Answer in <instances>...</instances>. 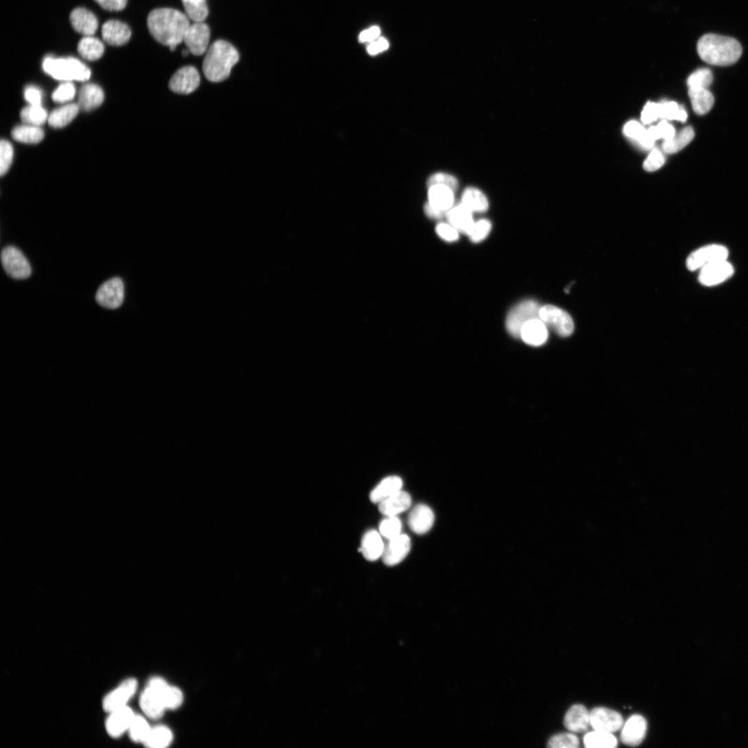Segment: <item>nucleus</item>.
<instances>
[{"mask_svg":"<svg viewBox=\"0 0 748 748\" xmlns=\"http://www.w3.org/2000/svg\"><path fill=\"white\" fill-rule=\"evenodd\" d=\"M150 34L159 43L169 46L171 51L184 41L185 34L191 25L185 14L171 8L152 11L147 19Z\"/></svg>","mask_w":748,"mask_h":748,"instance_id":"f257e3e1","label":"nucleus"},{"mask_svg":"<svg viewBox=\"0 0 748 748\" xmlns=\"http://www.w3.org/2000/svg\"><path fill=\"white\" fill-rule=\"evenodd\" d=\"M701 58L712 65L727 66L736 63L743 52L736 39L709 34L703 36L697 45Z\"/></svg>","mask_w":748,"mask_h":748,"instance_id":"f03ea898","label":"nucleus"},{"mask_svg":"<svg viewBox=\"0 0 748 748\" xmlns=\"http://www.w3.org/2000/svg\"><path fill=\"white\" fill-rule=\"evenodd\" d=\"M239 58L238 52L231 43L218 40L206 52L203 63L204 75L213 82L224 81L229 78Z\"/></svg>","mask_w":748,"mask_h":748,"instance_id":"7ed1b4c3","label":"nucleus"},{"mask_svg":"<svg viewBox=\"0 0 748 748\" xmlns=\"http://www.w3.org/2000/svg\"><path fill=\"white\" fill-rule=\"evenodd\" d=\"M44 71L54 78L65 82L77 80L84 82L91 76V69L75 58H55L46 57L43 63Z\"/></svg>","mask_w":748,"mask_h":748,"instance_id":"20e7f679","label":"nucleus"},{"mask_svg":"<svg viewBox=\"0 0 748 748\" xmlns=\"http://www.w3.org/2000/svg\"><path fill=\"white\" fill-rule=\"evenodd\" d=\"M541 306L534 300H525L516 305L509 313L506 319V328L509 334L515 339H520L521 331L528 321L539 318Z\"/></svg>","mask_w":748,"mask_h":748,"instance_id":"39448f33","label":"nucleus"},{"mask_svg":"<svg viewBox=\"0 0 748 748\" xmlns=\"http://www.w3.org/2000/svg\"><path fill=\"white\" fill-rule=\"evenodd\" d=\"M539 318L560 337H569L573 334L574 324L571 317L557 306L553 305L541 306Z\"/></svg>","mask_w":748,"mask_h":748,"instance_id":"423d86ee","label":"nucleus"},{"mask_svg":"<svg viewBox=\"0 0 748 748\" xmlns=\"http://www.w3.org/2000/svg\"><path fill=\"white\" fill-rule=\"evenodd\" d=\"M1 260L5 273L11 278L24 280L31 276V266L19 248L14 246L4 248L1 254Z\"/></svg>","mask_w":748,"mask_h":748,"instance_id":"0eeeda50","label":"nucleus"},{"mask_svg":"<svg viewBox=\"0 0 748 748\" xmlns=\"http://www.w3.org/2000/svg\"><path fill=\"white\" fill-rule=\"evenodd\" d=\"M728 255V249L723 245H706L698 249L689 256L687 267L691 271L701 270L712 264L727 260Z\"/></svg>","mask_w":748,"mask_h":748,"instance_id":"6e6552de","label":"nucleus"},{"mask_svg":"<svg viewBox=\"0 0 748 748\" xmlns=\"http://www.w3.org/2000/svg\"><path fill=\"white\" fill-rule=\"evenodd\" d=\"M200 82L201 76L198 69L193 66H186L173 75L169 87L175 93L190 95L198 89Z\"/></svg>","mask_w":748,"mask_h":748,"instance_id":"1a4fd4ad","label":"nucleus"},{"mask_svg":"<svg viewBox=\"0 0 748 748\" xmlns=\"http://www.w3.org/2000/svg\"><path fill=\"white\" fill-rule=\"evenodd\" d=\"M137 690V681L135 679H128L123 681L117 688L107 694L103 701V708L111 713L125 707L135 694Z\"/></svg>","mask_w":748,"mask_h":748,"instance_id":"9d476101","label":"nucleus"},{"mask_svg":"<svg viewBox=\"0 0 748 748\" xmlns=\"http://www.w3.org/2000/svg\"><path fill=\"white\" fill-rule=\"evenodd\" d=\"M210 36V29L206 23H195L188 28L183 42L190 53L199 56L209 49Z\"/></svg>","mask_w":748,"mask_h":748,"instance_id":"9b49d317","label":"nucleus"},{"mask_svg":"<svg viewBox=\"0 0 748 748\" xmlns=\"http://www.w3.org/2000/svg\"><path fill=\"white\" fill-rule=\"evenodd\" d=\"M124 299V285L119 277L105 282L98 290L96 295L98 303L108 309H116L121 306Z\"/></svg>","mask_w":748,"mask_h":748,"instance_id":"f8f14e48","label":"nucleus"},{"mask_svg":"<svg viewBox=\"0 0 748 748\" xmlns=\"http://www.w3.org/2000/svg\"><path fill=\"white\" fill-rule=\"evenodd\" d=\"M590 714L591 725L596 731L613 733L620 729L624 724L622 715L608 708H594Z\"/></svg>","mask_w":748,"mask_h":748,"instance_id":"ddd939ff","label":"nucleus"},{"mask_svg":"<svg viewBox=\"0 0 748 748\" xmlns=\"http://www.w3.org/2000/svg\"><path fill=\"white\" fill-rule=\"evenodd\" d=\"M411 549V541L408 536L400 534L389 540L385 545L382 555L383 563L388 566L400 563L408 555Z\"/></svg>","mask_w":748,"mask_h":748,"instance_id":"4468645a","label":"nucleus"},{"mask_svg":"<svg viewBox=\"0 0 748 748\" xmlns=\"http://www.w3.org/2000/svg\"><path fill=\"white\" fill-rule=\"evenodd\" d=\"M734 272L732 266L727 260L718 262L701 269L699 281L704 286H714L730 278Z\"/></svg>","mask_w":748,"mask_h":748,"instance_id":"2eb2a0df","label":"nucleus"},{"mask_svg":"<svg viewBox=\"0 0 748 748\" xmlns=\"http://www.w3.org/2000/svg\"><path fill=\"white\" fill-rule=\"evenodd\" d=\"M435 519L434 512L429 506L419 505L410 512L408 525L413 533L422 535L432 529Z\"/></svg>","mask_w":748,"mask_h":748,"instance_id":"dca6fc26","label":"nucleus"},{"mask_svg":"<svg viewBox=\"0 0 748 748\" xmlns=\"http://www.w3.org/2000/svg\"><path fill=\"white\" fill-rule=\"evenodd\" d=\"M646 732V720L639 714H634L624 726L621 734L622 741L629 746H637L643 741Z\"/></svg>","mask_w":748,"mask_h":748,"instance_id":"f3484780","label":"nucleus"},{"mask_svg":"<svg viewBox=\"0 0 748 748\" xmlns=\"http://www.w3.org/2000/svg\"><path fill=\"white\" fill-rule=\"evenodd\" d=\"M110 714L106 728L108 734L113 738H118L128 732L130 726L135 716L134 712L128 706L113 711Z\"/></svg>","mask_w":748,"mask_h":748,"instance_id":"a211bd4d","label":"nucleus"},{"mask_svg":"<svg viewBox=\"0 0 748 748\" xmlns=\"http://www.w3.org/2000/svg\"><path fill=\"white\" fill-rule=\"evenodd\" d=\"M548 337L546 324L540 318H535L524 324L521 331L520 339L528 345L541 347L547 341Z\"/></svg>","mask_w":748,"mask_h":748,"instance_id":"6ab92c4d","label":"nucleus"},{"mask_svg":"<svg viewBox=\"0 0 748 748\" xmlns=\"http://www.w3.org/2000/svg\"><path fill=\"white\" fill-rule=\"evenodd\" d=\"M69 20L73 28L85 36H93L99 27L96 16L84 8H77L73 10Z\"/></svg>","mask_w":748,"mask_h":748,"instance_id":"aec40b11","label":"nucleus"},{"mask_svg":"<svg viewBox=\"0 0 748 748\" xmlns=\"http://www.w3.org/2000/svg\"><path fill=\"white\" fill-rule=\"evenodd\" d=\"M411 505L410 495L399 490L379 503L380 512L387 517H396L407 511Z\"/></svg>","mask_w":748,"mask_h":748,"instance_id":"412c9836","label":"nucleus"},{"mask_svg":"<svg viewBox=\"0 0 748 748\" xmlns=\"http://www.w3.org/2000/svg\"><path fill=\"white\" fill-rule=\"evenodd\" d=\"M446 217L449 223L459 232L468 236L471 233L475 223L473 220V212L462 203L453 206L446 212Z\"/></svg>","mask_w":748,"mask_h":748,"instance_id":"4be33fe9","label":"nucleus"},{"mask_svg":"<svg viewBox=\"0 0 748 748\" xmlns=\"http://www.w3.org/2000/svg\"><path fill=\"white\" fill-rule=\"evenodd\" d=\"M565 727L572 732H586L591 725V714L582 705H573L564 718Z\"/></svg>","mask_w":748,"mask_h":748,"instance_id":"5701e85b","label":"nucleus"},{"mask_svg":"<svg viewBox=\"0 0 748 748\" xmlns=\"http://www.w3.org/2000/svg\"><path fill=\"white\" fill-rule=\"evenodd\" d=\"M102 37L109 45L121 46L127 43L131 37L129 27L118 21H109L102 27Z\"/></svg>","mask_w":748,"mask_h":748,"instance_id":"b1692460","label":"nucleus"},{"mask_svg":"<svg viewBox=\"0 0 748 748\" xmlns=\"http://www.w3.org/2000/svg\"><path fill=\"white\" fill-rule=\"evenodd\" d=\"M140 706L144 713L152 719L161 718L166 710L161 696L148 686L141 695Z\"/></svg>","mask_w":748,"mask_h":748,"instance_id":"393cba45","label":"nucleus"},{"mask_svg":"<svg viewBox=\"0 0 748 748\" xmlns=\"http://www.w3.org/2000/svg\"><path fill=\"white\" fill-rule=\"evenodd\" d=\"M80 109L90 111L100 106L104 101L103 90L95 84L83 86L79 93Z\"/></svg>","mask_w":748,"mask_h":748,"instance_id":"a878e982","label":"nucleus"},{"mask_svg":"<svg viewBox=\"0 0 748 748\" xmlns=\"http://www.w3.org/2000/svg\"><path fill=\"white\" fill-rule=\"evenodd\" d=\"M429 203L435 209L447 212L454 204V192L444 185L429 187Z\"/></svg>","mask_w":748,"mask_h":748,"instance_id":"bb28decb","label":"nucleus"},{"mask_svg":"<svg viewBox=\"0 0 748 748\" xmlns=\"http://www.w3.org/2000/svg\"><path fill=\"white\" fill-rule=\"evenodd\" d=\"M361 552L370 561H374L382 556L385 545L381 534L376 530H370L362 539Z\"/></svg>","mask_w":748,"mask_h":748,"instance_id":"cd10ccee","label":"nucleus"},{"mask_svg":"<svg viewBox=\"0 0 748 748\" xmlns=\"http://www.w3.org/2000/svg\"><path fill=\"white\" fill-rule=\"evenodd\" d=\"M402 479L397 476H390L383 479L370 493V501L379 504L386 498L400 490Z\"/></svg>","mask_w":748,"mask_h":748,"instance_id":"c85d7f7f","label":"nucleus"},{"mask_svg":"<svg viewBox=\"0 0 748 748\" xmlns=\"http://www.w3.org/2000/svg\"><path fill=\"white\" fill-rule=\"evenodd\" d=\"M688 93L695 113L704 115L712 110L714 104V98L707 89H689Z\"/></svg>","mask_w":748,"mask_h":748,"instance_id":"c756f323","label":"nucleus"},{"mask_svg":"<svg viewBox=\"0 0 748 748\" xmlns=\"http://www.w3.org/2000/svg\"><path fill=\"white\" fill-rule=\"evenodd\" d=\"M104 43L93 36L83 37L78 44V52L83 58L89 60H97L104 54Z\"/></svg>","mask_w":748,"mask_h":748,"instance_id":"7c9ffc66","label":"nucleus"},{"mask_svg":"<svg viewBox=\"0 0 748 748\" xmlns=\"http://www.w3.org/2000/svg\"><path fill=\"white\" fill-rule=\"evenodd\" d=\"M695 133L692 127L688 126L676 133L675 136L664 141L661 149L668 154L677 153L685 148L694 138Z\"/></svg>","mask_w":748,"mask_h":748,"instance_id":"2f4dec72","label":"nucleus"},{"mask_svg":"<svg viewBox=\"0 0 748 748\" xmlns=\"http://www.w3.org/2000/svg\"><path fill=\"white\" fill-rule=\"evenodd\" d=\"M462 203L472 212L482 213L488 209L486 196L481 190L475 188H468L464 190Z\"/></svg>","mask_w":748,"mask_h":748,"instance_id":"473e14b6","label":"nucleus"},{"mask_svg":"<svg viewBox=\"0 0 748 748\" xmlns=\"http://www.w3.org/2000/svg\"><path fill=\"white\" fill-rule=\"evenodd\" d=\"M624 134L628 138L635 141L644 149L652 148L655 141L650 137L648 130H646L642 124L635 121L628 122L624 127Z\"/></svg>","mask_w":748,"mask_h":748,"instance_id":"72a5a7b5","label":"nucleus"},{"mask_svg":"<svg viewBox=\"0 0 748 748\" xmlns=\"http://www.w3.org/2000/svg\"><path fill=\"white\" fill-rule=\"evenodd\" d=\"M78 104H69L54 110L49 116V124L54 128H63L68 125L78 113Z\"/></svg>","mask_w":748,"mask_h":748,"instance_id":"f704fd0d","label":"nucleus"},{"mask_svg":"<svg viewBox=\"0 0 748 748\" xmlns=\"http://www.w3.org/2000/svg\"><path fill=\"white\" fill-rule=\"evenodd\" d=\"M584 743L587 748H615L618 745L617 738L612 733L596 730L586 734Z\"/></svg>","mask_w":748,"mask_h":748,"instance_id":"c9c22d12","label":"nucleus"},{"mask_svg":"<svg viewBox=\"0 0 748 748\" xmlns=\"http://www.w3.org/2000/svg\"><path fill=\"white\" fill-rule=\"evenodd\" d=\"M173 733L170 728L157 726L151 730L144 744L151 748H163L168 747L173 741Z\"/></svg>","mask_w":748,"mask_h":748,"instance_id":"e433bc0d","label":"nucleus"},{"mask_svg":"<svg viewBox=\"0 0 748 748\" xmlns=\"http://www.w3.org/2000/svg\"><path fill=\"white\" fill-rule=\"evenodd\" d=\"M14 139L25 144H37L44 137V131L40 126L24 124L16 127L12 131Z\"/></svg>","mask_w":748,"mask_h":748,"instance_id":"4c0bfd02","label":"nucleus"},{"mask_svg":"<svg viewBox=\"0 0 748 748\" xmlns=\"http://www.w3.org/2000/svg\"><path fill=\"white\" fill-rule=\"evenodd\" d=\"M185 14L194 23H203L209 15L207 0H182Z\"/></svg>","mask_w":748,"mask_h":748,"instance_id":"58836bf2","label":"nucleus"},{"mask_svg":"<svg viewBox=\"0 0 748 748\" xmlns=\"http://www.w3.org/2000/svg\"><path fill=\"white\" fill-rule=\"evenodd\" d=\"M659 119L685 122L688 120V113L677 102H664L659 104Z\"/></svg>","mask_w":748,"mask_h":748,"instance_id":"ea45409f","label":"nucleus"},{"mask_svg":"<svg viewBox=\"0 0 748 748\" xmlns=\"http://www.w3.org/2000/svg\"><path fill=\"white\" fill-rule=\"evenodd\" d=\"M21 117L25 124L40 126L48 120V114L42 106L29 105L21 113Z\"/></svg>","mask_w":748,"mask_h":748,"instance_id":"a19ab883","label":"nucleus"},{"mask_svg":"<svg viewBox=\"0 0 748 748\" xmlns=\"http://www.w3.org/2000/svg\"><path fill=\"white\" fill-rule=\"evenodd\" d=\"M150 730L148 721L144 717L135 715L128 732L134 742L144 743Z\"/></svg>","mask_w":748,"mask_h":748,"instance_id":"79ce46f5","label":"nucleus"},{"mask_svg":"<svg viewBox=\"0 0 748 748\" xmlns=\"http://www.w3.org/2000/svg\"><path fill=\"white\" fill-rule=\"evenodd\" d=\"M714 76L708 68H701L693 72L688 78L689 89H707L712 85Z\"/></svg>","mask_w":748,"mask_h":748,"instance_id":"37998d69","label":"nucleus"},{"mask_svg":"<svg viewBox=\"0 0 748 748\" xmlns=\"http://www.w3.org/2000/svg\"><path fill=\"white\" fill-rule=\"evenodd\" d=\"M401 530L402 523L396 517H387L379 526L381 534L389 540L400 535Z\"/></svg>","mask_w":748,"mask_h":748,"instance_id":"c03bdc74","label":"nucleus"},{"mask_svg":"<svg viewBox=\"0 0 748 748\" xmlns=\"http://www.w3.org/2000/svg\"><path fill=\"white\" fill-rule=\"evenodd\" d=\"M648 133L654 141L659 139H663L664 141L670 139L677 133L675 127L666 120H663L657 126L650 127Z\"/></svg>","mask_w":748,"mask_h":748,"instance_id":"a18cd8bd","label":"nucleus"},{"mask_svg":"<svg viewBox=\"0 0 748 748\" xmlns=\"http://www.w3.org/2000/svg\"><path fill=\"white\" fill-rule=\"evenodd\" d=\"M579 746V739L571 733H562L552 736L547 747L551 748H576Z\"/></svg>","mask_w":748,"mask_h":748,"instance_id":"49530a36","label":"nucleus"},{"mask_svg":"<svg viewBox=\"0 0 748 748\" xmlns=\"http://www.w3.org/2000/svg\"><path fill=\"white\" fill-rule=\"evenodd\" d=\"M162 701L166 709L175 710L183 703L184 696L178 688L169 685L162 694Z\"/></svg>","mask_w":748,"mask_h":748,"instance_id":"de8ad7c7","label":"nucleus"},{"mask_svg":"<svg viewBox=\"0 0 748 748\" xmlns=\"http://www.w3.org/2000/svg\"><path fill=\"white\" fill-rule=\"evenodd\" d=\"M14 158V148L10 142L2 140L0 144V174L5 175L11 168Z\"/></svg>","mask_w":748,"mask_h":748,"instance_id":"09e8293b","label":"nucleus"},{"mask_svg":"<svg viewBox=\"0 0 748 748\" xmlns=\"http://www.w3.org/2000/svg\"><path fill=\"white\" fill-rule=\"evenodd\" d=\"M75 95L73 84L71 82H65L54 92L52 99L56 103L64 104L73 100Z\"/></svg>","mask_w":748,"mask_h":748,"instance_id":"8fccbe9b","label":"nucleus"},{"mask_svg":"<svg viewBox=\"0 0 748 748\" xmlns=\"http://www.w3.org/2000/svg\"><path fill=\"white\" fill-rule=\"evenodd\" d=\"M491 223L487 219H481L475 222L473 230L468 236L473 242L477 243L484 240L491 230Z\"/></svg>","mask_w":748,"mask_h":748,"instance_id":"3c124183","label":"nucleus"},{"mask_svg":"<svg viewBox=\"0 0 748 748\" xmlns=\"http://www.w3.org/2000/svg\"><path fill=\"white\" fill-rule=\"evenodd\" d=\"M428 185L429 187L444 185L455 192L458 189L459 183L453 176L445 173H437L430 177L428 181Z\"/></svg>","mask_w":748,"mask_h":748,"instance_id":"603ef678","label":"nucleus"},{"mask_svg":"<svg viewBox=\"0 0 748 748\" xmlns=\"http://www.w3.org/2000/svg\"><path fill=\"white\" fill-rule=\"evenodd\" d=\"M665 163V158L660 150L653 149L644 162V169L648 172L660 169Z\"/></svg>","mask_w":748,"mask_h":748,"instance_id":"864d4df0","label":"nucleus"},{"mask_svg":"<svg viewBox=\"0 0 748 748\" xmlns=\"http://www.w3.org/2000/svg\"><path fill=\"white\" fill-rule=\"evenodd\" d=\"M438 235L447 242H455L459 239V231L450 223H441L436 227Z\"/></svg>","mask_w":748,"mask_h":748,"instance_id":"5fc2aeb1","label":"nucleus"},{"mask_svg":"<svg viewBox=\"0 0 748 748\" xmlns=\"http://www.w3.org/2000/svg\"><path fill=\"white\" fill-rule=\"evenodd\" d=\"M659 119V104L648 102L644 108L641 120L644 124H650Z\"/></svg>","mask_w":748,"mask_h":748,"instance_id":"6e6d98bb","label":"nucleus"},{"mask_svg":"<svg viewBox=\"0 0 748 748\" xmlns=\"http://www.w3.org/2000/svg\"><path fill=\"white\" fill-rule=\"evenodd\" d=\"M25 98L30 105L41 106L43 102L42 91L33 86L28 87L24 93Z\"/></svg>","mask_w":748,"mask_h":748,"instance_id":"4d7b16f0","label":"nucleus"},{"mask_svg":"<svg viewBox=\"0 0 748 748\" xmlns=\"http://www.w3.org/2000/svg\"><path fill=\"white\" fill-rule=\"evenodd\" d=\"M104 10L110 12L123 10L127 5V0H95Z\"/></svg>","mask_w":748,"mask_h":748,"instance_id":"13d9d810","label":"nucleus"},{"mask_svg":"<svg viewBox=\"0 0 748 748\" xmlns=\"http://www.w3.org/2000/svg\"><path fill=\"white\" fill-rule=\"evenodd\" d=\"M388 47V42L384 38H381L378 41L372 43L368 47L367 50L371 55H375L378 54L379 52L386 50Z\"/></svg>","mask_w":748,"mask_h":748,"instance_id":"bf43d9fd","label":"nucleus"},{"mask_svg":"<svg viewBox=\"0 0 748 748\" xmlns=\"http://www.w3.org/2000/svg\"><path fill=\"white\" fill-rule=\"evenodd\" d=\"M380 33V29L377 27H374L362 32L360 35L359 40L362 43L372 41L378 38Z\"/></svg>","mask_w":748,"mask_h":748,"instance_id":"052dcab7","label":"nucleus"},{"mask_svg":"<svg viewBox=\"0 0 748 748\" xmlns=\"http://www.w3.org/2000/svg\"><path fill=\"white\" fill-rule=\"evenodd\" d=\"M424 212L427 216L433 219L440 220L446 216V213L438 210L431 205L429 203L424 206Z\"/></svg>","mask_w":748,"mask_h":748,"instance_id":"680f3d73","label":"nucleus"}]
</instances>
